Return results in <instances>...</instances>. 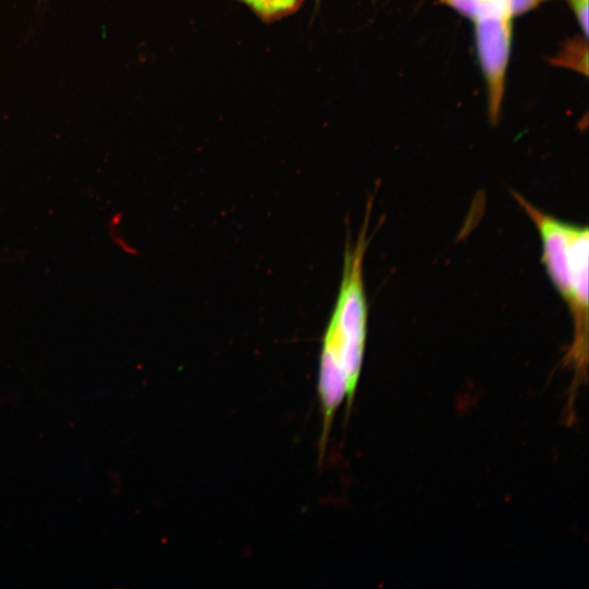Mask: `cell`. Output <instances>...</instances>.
<instances>
[{
	"instance_id": "obj_4",
	"label": "cell",
	"mask_w": 589,
	"mask_h": 589,
	"mask_svg": "<svg viewBox=\"0 0 589 589\" xmlns=\"http://www.w3.org/2000/svg\"><path fill=\"white\" fill-rule=\"evenodd\" d=\"M265 21L281 19L297 11L302 0H238Z\"/></svg>"
},
{
	"instance_id": "obj_5",
	"label": "cell",
	"mask_w": 589,
	"mask_h": 589,
	"mask_svg": "<svg viewBox=\"0 0 589 589\" xmlns=\"http://www.w3.org/2000/svg\"><path fill=\"white\" fill-rule=\"evenodd\" d=\"M570 5L580 28L587 38L588 36V0H566Z\"/></svg>"
},
{
	"instance_id": "obj_6",
	"label": "cell",
	"mask_w": 589,
	"mask_h": 589,
	"mask_svg": "<svg viewBox=\"0 0 589 589\" xmlns=\"http://www.w3.org/2000/svg\"><path fill=\"white\" fill-rule=\"evenodd\" d=\"M540 1L541 0H507V3L509 5V9L513 15H515V14L524 13L527 10H530Z\"/></svg>"
},
{
	"instance_id": "obj_2",
	"label": "cell",
	"mask_w": 589,
	"mask_h": 589,
	"mask_svg": "<svg viewBox=\"0 0 589 589\" xmlns=\"http://www.w3.org/2000/svg\"><path fill=\"white\" fill-rule=\"evenodd\" d=\"M370 212L351 247L347 244L342 276L334 311L322 339L320 361L345 375L348 384L347 408H350L363 364L368 304L363 283V260L368 247Z\"/></svg>"
},
{
	"instance_id": "obj_1",
	"label": "cell",
	"mask_w": 589,
	"mask_h": 589,
	"mask_svg": "<svg viewBox=\"0 0 589 589\" xmlns=\"http://www.w3.org/2000/svg\"><path fill=\"white\" fill-rule=\"evenodd\" d=\"M518 205L536 226L542 262L573 322V340L565 357L576 376L587 375L589 327V231L586 226L562 221L512 191Z\"/></svg>"
},
{
	"instance_id": "obj_3",
	"label": "cell",
	"mask_w": 589,
	"mask_h": 589,
	"mask_svg": "<svg viewBox=\"0 0 589 589\" xmlns=\"http://www.w3.org/2000/svg\"><path fill=\"white\" fill-rule=\"evenodd\" d=\"M507 0H490L473 19L479 60L484 74L490 117H498L512 44V17Z\"/></svg>"
}]
</instances>
